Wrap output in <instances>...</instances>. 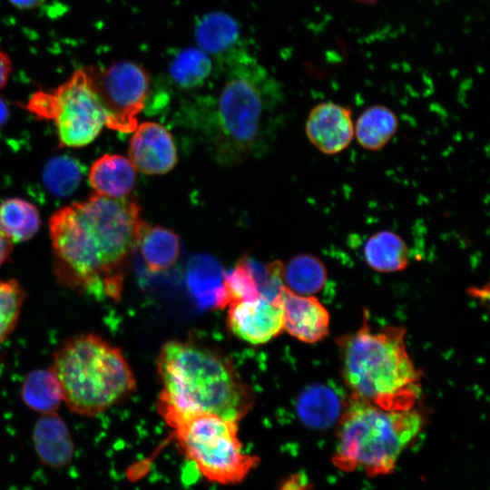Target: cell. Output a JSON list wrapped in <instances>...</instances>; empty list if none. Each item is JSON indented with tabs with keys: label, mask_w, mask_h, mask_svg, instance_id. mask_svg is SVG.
<instances>
[{
	"label": "cell",
	"mask_w": 490,
	"mask_h": 490,
	"mask_svg": "<svg viewBox=\"0 0 490 490\" xmlns=\"http://www.w3.org/2000/svg\"><path fill=\"white\" fill-rule=\"evenodd\" d=\"M33 444L42 464L54 468L68 466L74 446L66 424L56 412L43 414L33 427Z\"/></svg>",
	"instance_id": "9a60e30c"
},
{
	"label": "cell",
	"mask_w": 490,
	"mask_h": 490,
	"mask_svg": "<svg viewBox=\"0 0 490 490\" xmlns=\"http://www.w3.org/2000/svg\"><path fill=\"white\" fill-rule=\"evenodd\" d=\"M222 277L224 276H222L220 264L210 255H196L191 260L188 266V280L191 289L193 290H215L220 294V301L223 287Z\"/></svg>",
	"instance_id": "83f0119b"
},
{
	"label": "cell",
	"mask_w": 490,
	"mask_h": 490,
	"mask_svg": "<svg viewBox=\"0 0 490 490\" xmlns=\"http://www.w3.org/2000/svg\"><path fill=\"white\" fill-rule=\"evenodd\" d=\"M261 296L257 280L250 267L248 257L241 259L236 266L224 274L222 298L220 307L242 300L254 299Z\"/></svg>",
	"instance_id": "484cf974"
},
{
	"label": "cell",
	"mask_w": 490,
	"mask_h": 490,
	"mask_svg": "<svg viewBox=\"0 0 490 490\" xmlns=\"http://www.w3.org/2000/svg\"><path fill=\"white\" fill-rule=\"evenodd\" d=\"M21 394L28 407L42 414L55 412L63 401L61 386L51 368L31 371L23 382Z\"/></svg>",
	"instance_id": "cb8c5ba5"
},
{
	"label": "cell",
	"mask_w": 490,
	"mask_h": 490,
	"mask_svg": "<svg viewBox=\"0 0 490 490\" xmlns=\"http://www.w3.org/2000/svg\"><path fill=\"white\" fill-rule=\"evenodd\" d=\"M13 63L9 54L0 47V90L7 83L12 74Z\"/></svg>",
	"instance_id": "f1b7e54d"
},
{
	"label": "cell",
	"mask_w": 490,
	"mask_h": 490,
	"mask_svg": "<svg viewBox=\"0 0 490 490\" xmlns=\"http://www.w3.org/2000/svg\"><path fill=\"white\" fill-rule=\"evenodd\" d=\"M87 69L106 112V126L123 133L134 132L137 115L145 108L150 93L151 81L146 70L128 60Z\"/></svg>",
	"instance_id": "9c48e42d"
},
{
	"label": "cell",
	"mask_w": 490,
	"mask_h": 490,
	"mask_svg": "<svg viewBox=\"0 0 490 490\" xmlns=\"http://www.w3.org/2000/svg\"><path fill=\"white\" fill-rule=\"evenodd\" d=\"M162 383L157 408L165 420L181 414L209 412L240 421L253 404L252 393L231 360L192 340H171L160 349Z\"/></svg>",
	"instance_id": "3957f363"
},
{
	"label": "cell",
	"mask_w": 490,
	"mask_h": 490,
	"mask_svg": "<svg viewBox=\"0 0 490 490\" xmlns=\"http://www.w3.org/2000/svg\"><path fill=\"white\" fill-rule=\"evenodd\" d=\"M9 115V109L5 102L0 98V125H3L7 122Z\"/></svg>",
	"instance_id": "d6a6232c"
},
{
	"label": "cell",
	"mask_w": 490,
	"mask_h": 490,
	"mask_svg": "<svg viewBox=\"0 0 490 490\" xmlns=\"http://www.w3.org/2000/svg\"><path fill=\"white\" fill-rule=\"evenodd\" d=\"M354 1H356L358 3H361V4H368L369 5V4H374L378 0H354Z\"/></svg>",
	"instance_id": "836d02e7"
},
{
	"label": "cell",
	"mask_w": 490,
	"mask_h": 490,
	"mask_svg": "<svg viewBox=\"0 0 490 490\" xmlns=\"http://www.w3.org/2000/svg\"><path fill=\"white\" fill-rule=\"evenodd\" d=\"M13 6L21 10H31L43 5L46 0H7Z\"/></svg>",
	"instance_id": "4dcf8cb0"
},
{
	"label": "cell",
	"mask_w": 490,
	"mask_h": 490,
	"mask_svg": "<svg viewBox=\"0 0 490 490\" xmlns=\"http://www.w3.org/2000/svg\"><path fill=\"white\" fill-rule=\"evenodd\" d=\"M194 37L197 46L210 55L220 54L238 42L240 26L230 15L213 11L198 20Z\"/></svg>",
	"instance_id": "ac0fdd59"
},
{
	"label": "cell",
	"mask_w": 490,
	"mask_h": 490,
	"mask_svg": "<svg viewBox=\"0 0 490 490\" xmlns=\"http://www.w3.org/2000/svg\"><path fill=\"white\" fill-rule=\"evenodd\" d=\"M405 335L399 326L373 331L365 313L360 328L338 340L350 397L388 411L414 408L421 377L407 351Z\"/></svg>",
	"instance_id": "277c9868"
},
{
	"label": "cell",
	"mask_w": 490,
	"mask_h": 490,
	"mask_svg": "<svg viewBox=\"0 0 490 490\" xmlns=\"http://www.w3.org/2000/svg\"><path fill=\"white\" fill-rule=\"evenodd\" d=\"M398 125L397 115L390 108L382 104L371 105L357 119L356 138L362 148L379 151L391 141Z\"/></svg>",
	"instance_id": "d6986e66"
},
{
	"label": "cell",
	"mask_w": 490,
	"mask_h": 490,
	"mask_svg": "<svg viewBox=\"0 0 490 490\" xmlns=\"http://www.w3.org/2000/svg\"><path fill=\"white\" fill-rule=\"evenodd\" d=\"M348 403V399L334 385H309L299 394L296 412L306 426L321 430L339 421Z\"/></svg>",
	"instance_id": "5bb4252c"
},
{
	"label": "cell",
	"mask_w": 490,
	"mask_h": 490,
	"mask_svg": "<svg viewBox=\"0 0 490 490\" xmlns=\"http://www.w3.org/2000/svg\"><path fill=\"white\" fill-rule=\"evenodd\" d=\"M144 224L135 201L97 193L55 211L49 230L59 281L118 300Z\"/></svg>",
	"instance_id": "7a4b0ae2"
},
{
	"label": "cell",
	"mask_w": 490,
	"mask_h": 490,
	"mask_svg": "<svg viewBox=\"0 0 490 490\" xmlns=\"http://www.w3.org/2000/svg\"><path fill=\"white\" fill-rule=\"evenodd\" d=\"M422 426L414 408L388 411L349 397L338 421L333 464L344 472L363 469L368 476L391 473Z\"/></svg>",
	"instance_id": "8992f818"
},
{
	"label": "cell",
	"mask_w": 490,
	"mask_h": 490,
	"mask_svg": "<svg viewBox=\"0 0 490 490\" xmlns=\"http://www.w3.org/2000/svg\"><path fill=\"white\" fill-rule=\"evenodd\" d=\"M24 108L37 118L53 121L59 143L64 147L91 143L107 123L87 68L75 70L55 88L35 92Z\"/></svg>",
	"instance_id": "ba28073f"
},
{
	"label": "cell",
	"mask_w": 490,
	"mask_h": 490,
	"mask_svg": "<svg viewBox=\"0 0 490 490\" xmlns=\"http://www.w3.org/2000/svg\"><path fill=\"white\" fill-rule=\"evenodd\" d=\"M284 101L281 83L255 58L240 53L218 91L184 102L173 119L216 162L233 166L269 152Z\"/></svg>",
	"instance_id": "6da1fadb"
},
{
	"label": "cell",
	"mask_w": 490,
	"mask_h": 490,
	"mask_svg": "<svg viewBox=\"0 0 490 490\" xmlns=\"http://www.w3.org/2000/svg\"><path fill=\"white\" fill-rule=\"evenodd\" d=\"M51 369L61 386L63 401L83 416L104 412L137 386L122 350L94 334L64 342L54 354Z\"/></svg>",
	"instance_id": "5b68a950"
},
{
	"label": "cell",
	"mask_w": 490,
	"mask_h": 490,
	"mask_svg": "<svg viewBox=\"0 0 490 490\" xmlns=\"http://www.w3.org/2000/svg\"><path fill=\"white\" fill-rule=\"evenodd\" d=\"M305 483L301 479H289L283 483L280 490H304Z\"/></svg>",
	"instance_id": "1f68e13d"
},
{
	"label": "cell",
	"mask_w": 490,
	"mask_h": 490,
	"mask_svg": "<svg viewBox=\"0 0 490 490\" xmlns=\"http://www.w3.org/2000/svg\"><path fill=\"white\" fill-rule=\"evenodd\" d=\"M211 55L198 46L179 51L172 59L169 75L174 85L184 92L203 87L212 72Z\"/></svg>",
	"instance_id": "44dd1931"
},
{
	"label": "cell",
	"mask_w": 490,
	"mask_h": 490,
	"mask_svg": "<svg viewBox=\"0 0 490 490\" xmlns=\"http://www.w3.org/2000/svg\"><path fill=\"white\" fill-rule=\"evenodd\" d=\"M284 330L297 339L315 343L328 334L329 314L318 299L295 293L284 285L281 291Z\"/></svg>",
	"instance_id": "4fadbf2b"
},
{
	"label": "cell",
	"mask_w": 490,
	"mask_h": 490,
	"mask_svg": "<svg viewBox=\"0 0 490 490\" xmlns=\"http://www.w3.org/2000/svg\"><path fill=\"white\" fill-rule=\"evenodd\" d=\"M136 169L130 159L119 154H104L89 172V181L97 194L124 198L136 183Z\"/></svg>",
	"instance_id": "2e32d148"
},
{
	"label": "cell",
	"mask_w": 490,
	"mask_h": 490,
	"mask_svg": "<svg viewBox=\"0 0 490 490\" xmlns=\"http://www.w3.org/2000/svg\"><path fill=\"white\" fill-rule=\"evenodd\" d=\"M327 269L315 255L300 253L293 256L283 267V281L295 293L312 296L327 283Z\"/></svg>",
	"instance_id": "603a6c76"
},
{
	"label": "cell",
	"mask_w": 490,
	"mask_h": 490,
	"mask_svg": "<svg viewBox=\"0 0 490 490\" xmlns=\"http://www.w3.org/2000/svg\"><path fill=\"white\" fill-rule=\"evenodd\" d=\"M129 159L145 174H163L178 161L177 149L168 129L155 122H144L134 130L129 145Z\"/></svg>",
	"instance_id": "7c38bea8"
},
{
	"label": "cell",
	"mask_w": 490,
	"mask_h": 490,
	"mask_svg": "<svg viewBox=\"0 0 490 490\" xmlns=\"http://www.w3.org/2000/svg\"><path fill=\"white\" fill-rule=\"evenodd\" d=\"M40 225L39 211L31 202L10 198L0 204V232L12 242L28 240Z\"/></svg>",
	"instance_id": "7402d4cb"
},
{
	"label": "cell",
	"mask_w": 490,
	"mask_h": 490,
	"mask_svg": "<svg viewBox=\"0 0 490 490\" xmlns=\"http://www.w3.org/2000/svg\"><path fill=\"white\" fill-rule=\"evenodd\" d=\"M227 327L243 341L262 344L284 330L281 300H270L264 296L233 302L228 306Z\"/></svg>",
	"instance_id": "30bf717a"
},
{
	"label": "cell",
	"mask_w": 490,
	"mask_h": 490,
	"mask_svg": "<svg viewBox=\"0 0 490 490\" xmlns=\"http://www.w3.org/2000/svg\"><path fill=\"white\" fill-rule=\"evenodd\" d=\"M305 132L320 152L334 155L343 152L355 133L351 109L334 102L315 105L307 117Z\"/></svg>",
	"instance_id": "8fae6325"
},
{
	"label": "cell",
	"mask_w": 490,
	"mask_h": 490,
	"mask_svg": "<svg viewBox=\"0 0 490 490\" xmlns=\"http://www.w3.org/2000/svg\"><path fill=\"white\" fill-rule=\"evenodd\" d=\"M363 255L367 264L380 272L405 270L409 263V251L404 239L392 230H379L366 241Z\"/></svg>",
	"instance_id": "e0dca14e"
},
{
	"label": "cell",
	"mask_w": 490,
	"mask_h": 490,
	"mask_svg": "<svg viewBox=\"0 0 490 490\" xmlns=\"http://www.w3.org/2000/svg\"><path fill=\"white\" fill-rule=\"evenodd\" d=\"M24 298V291L15 279L0 280V343L15 329Z\"/></svg>",
	"instance_id": "4316f807"
},
{
	"label": "cell",
	"mask_w": 490,
	"mask_h": 490,
	"mask_svg": "<svg viewBox=\"0 0 490 490\" xmlns=\"http://www.w3.org/2000/svg\"><path fill=\"white\" fill-rule=\"evenodd\" d=\"M13 250V242L0 232V267L7 260Z\"/></svg>",
	"instance_id": "f546056e"
},
{
	"label": "cell",
	"mask_w": 490,
	"mask_h": 490,
	"mask_svg": "<svg viewBox=\"0 0 490 490\" xmlns=\"http://www.w3.org/2000/svg\"><path fill=\"white\" fill-rule=\"evenodd\" d=\"M142 258L150 272L170 269L180 255V240L171 230L144 224L138 245Z\"/></svg>",
	"instance_id": "ffe728a7"
},
{
	"label": "cell",
	"mask_w": 490,
	"mask_h": 490,
	"mask_svg": "<svg viewBox=\"0 0 490 490\" xmlns=\"http://www.w3.org/2000/svg\"><path fill=\"white\" fill-rule=\"evenodd\" d=\"M83 174V168L79 161L68 155H58L44 165L43 182L52 195L67 197L76 191Z\"/></svg>",
	"instance_id": "d4e9b609"
},
{
	"label": "cell",
	"mask_w": 490,
	"mask_h": 490,
	"mask_svg": "<svg viewBox=\"0 0 490 490\" xmlns=\"http://www.w3.org/2000/svg\"><path fill=\"white\" fill-rule=\"evenodd\" d=\"M165 422L173 429L183 454L211 482L239 484L260 463L259 457L244 453L238 421L198 411L177 415Z\"/></svg>",
	"instance_id": "52a82bcc"
}]
</instances>
